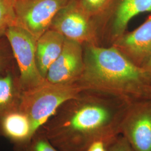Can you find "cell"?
<instances>
[{
	"instance_id": "1",
	"label": "cell",
	"mask_w": 151,
	"mask_h": 151,
	"mask_svg": "<svg viewBox=\"0 0 151 151\" xmlns=\"http://www.w3.org/2000/svg\"><path fill=\"white\" fill-rule=\"evenodd\" d=\"M108 92L85 89L64 103L39 129L60 151H87L92 143L105 144L120 134L132 101Z\"/></svg>"
},
{
	"instance_id": "2",
	"label": "cell",
	"mask_w": 151,
	"mask_h": 151,
	"mask_svg": "<svg viewBox=\"0 0 151 151\" xmlns=\"http://www.w3.org/2000/svg\"><path fill=\"white\" fill-rule=\"evenodd\" d=\"M78 83L93 89L120 95L130 100L151 99V78L143 68L118 49L90 46Z\"/></svg>"
},
{
	"instance_id": "3",
	"label": "cell",
	"mask_w": 151,
	"mask_h": 151,
	"mask_svg": "<svg viewBox=\"0 0 151 151\" xmlns=\"http://www.w3.org/2000/svg\"><path fill=\"white\" fill-rule=\"evenodd\" d=\"M85 88L78 83L58 84L45 81L22 92L19 110L32 124V136L64 103L75 99Z\"/></svg>"
},
{
	"instance_id": "4",
	"label": "cell",
	"mask_w": 151,
	"mask_h": 151,
	"mask_svg": "<svg viewBox=\"0 0 151 151\" xmlns=\"http://www.w3.org/2000/svg\"><path fill=\"white\" fill-rule=\"evenodd\" d=\"M5 35L18 65L19 80L22 91L43 83L45 79L39 70L37 62V39L17 25L9 27Z\"/></svg>"
},
{
	"instance_id": "5",
	"label": "cell",
	"mask_w": 151,
	"mask_h": 151,
	"mask_svg": "<svg viewBox=\"0 0 151 151\" xmlns=\"http://www.w3.org/2000/svg\"><path fill=\"white\" fill-rule=\"evenodd\" d=\"M70 0H16V25L37 40L49 29L54 17Z\"/></svg>"
},
{
	"instance_id": "6",
	"label": "cell",
	"mask_w": 151,
	"mask_h": 151,
	"mask_svg": "<svg viewBox=\"0 0 151 151\" xmlns=\"http://www.w3.org/2000/svg\"><path fill=\"white\" fill-rule=\"evenodd\" d=\"M120 134L133 151H151V99L132 102L121 124Z\"/></svg>"
},
{
	"instance_id": "7",
	"label": "cell",
	"mask_w": 151,
	"mask_h": 151,
	"mask_svg": "<svg viewBox=\"0 0 151 151\" xmlns=\"http://www.w3.org/2000/svg\"><path fill=\"white\" fill-rule=\"evenodd\" d=\"M84 65L81 43L65 38L62 50L49 68L45 80L58 84L77 83Z\"/></svg>"
},
{
	"instance_id": "8",
	"label": "cell",
	"mask_w": 151,
	"mask_h": 151,
	"mask_svg": "<svg viewBox=\"0 0 151 151\" xmlns=\"http://www.w3.org/2000/svg\"><path fill=\"white\" fill-rule=\"evenodd\" d=\"M50 28L65 38L81 43L90 34V25L86 15L70 1L54 17Z\"/></svg>"
},
{
	"instance_id": "9",
	"label": "cell",
	"mask_w": 151,
	"mask_h": 151,
	"mask_svg": "<svg viewBox=\"0 0 151 151\" xmlns=\"http://www.w3.org/2000/svg\"><path fill=\"white\" fill-rule=\"evenodd\" d=\"M116 44L135 65L142 67L151 55V16L133 32L120 38Z\"/></svg>"
},
{
	"instance_id": "10",
	"label": "cell",
	"mask_w": 151,
	"mask_h": 151,
	"mask_svg": "<svg viewBox=\"0 0 151 151\" xmlns=\"http://www.w3.org/2000/svg\"><path fill=\"white\" fill-rule=\"evenodd\" d=\"M65 39L60 32L49 28L37 40V62L39 70L45 79L49 68L62 50Z\"/></svg>"
},
{
	"instance_id": "11",
	"label": "cell",
	"mask_w": 151,
	"mask_h": 151,
	"mask_svg": "<svg viewBox=\"0 0 151 151\" xmlns=\"http://www.w3.org/2000/svg\"><path fill=\"white\" fill-rule=\"evenodd\" d=\"M0 134L14 145L24 143L32 137L30 119L19 110L5 114L0 117Z\"/></svg>"
},
{
	"instance_id": "12",
	"label": "cell",
	"mask_w": 151,
	"mask_h": 151,
	"mask_svg": "<svg viewBox=\"0 0 151 151\" xmlns=\"http://www.w3.org/2000/svg\"><path fill=\"white\" fill-rule=\"evenodd\" d=\"M22 92L19 76L9 70L0 75V117L19 110Z\"/></svg>"
},
{
	"instance_id": "13",
	"label": "cell",
	"mask_w": 151,
	"mask_h": 151,
	"mask_svg": "<svg viewBox=\"0 0 151 151\" xmlns=\"http://www.w3.org/2000/svg\"><path fill=\"white\" fill-rule=\"evenodd\" d=\"M149 11H151V0H122L114 22L115 34L116 35L122 34L133 17Z\"/></svg>"
},
{
	"instance_id": "14",
	"label": "cell",
	"mask_w": 151,
	"mask_h": 151,
	"mask_svg": "<svg viewBox=\"0 0 151 151\" xmlns=\"http://www.w3.org/2000/svg\"><path fill=\"white\" fill-rule=\"evenodd\" d=\"M14 151H60L39 130L27 142L14 145Z\"/></svg>"
},
{
	"instance_id": "15",
	"label": "cell",
	"mask_w": 151,
	"mask_h": 151,
	"mask_svg": "<svg viewBox=\"0 0 151 151\" xmlns=\"http://www.w3.org/2000/svg\"><path fill=\"white\" fill-rule=\"evenodd\" d=\"M16 0H0V37L9 27L16 25L15 6Z\"/></svg>"
},
{
	"instance_id": "16",
	"label": "cell",
	"mask_w": 151,
	"mask_h": 151,
	"mask_svg": "<svg viewBox=\"0 0 151 151\" xmlns=\"http://www.w3.org/2000/svg\"><path fill=\"white\" fill-rule=\"evenodd\" d=\"M106 151H133L129 143L122 134H119L106 143Z\"/></svg>"
},
{
	"instance_id": "17",
	"label": "cell",
	"mask_w": 151,
	"mask_h": 151,
	"mask_svg": "<svg viewBox=\"0 0 151 151\" xmlns=\"http://www.w3.org/2000/svg\"><path fill=\"white\" fill-rule=\"evenodd\" d=\"M5 35L0 37V75L6 72L9 62L10 60V54L9 48L4 43Z\"/></svg>"
},
{
	"instance_id": "18",
	"label": "cell",
	"mask_w": 151,
	"mask_h": 151,
	"mask_svg": "<svg viewBox=\"0 0 151 151\" xmlns=\"http://www.w3.org/2000/svg\"><path fill=\"white\" fill-rule=\"evenodd\" d=\"M82 4L87 11L95 12L100 10L108 0H81Z\"/></svg>"
},
{
	"instance_id": "19",
	"label": "cell",
	"mask_w": 151,
	"mask_h": 151,
	"mask_svg": "<svg viewBox=\"0 0 151 151\" xmlns=\"http://www.w3.org/2000/svg\"><path fill=\"white\" fill-rule=\"evenodd\" d=\"M87 151H106V144L103 141H97L92 143Z\"/></svg>"
},
{
	"instance_id": "20",
	"label": "cell",
	"mask_w": 151,
	"mask_h": 151,
	"mask_svg": "<svg viewBox=\"0 0 151 151\" xmlns=\"http://www.w3.org/2000/svg\"><path fill=\"white\" fill-rule=\"evenodd\" d=\"M142 67L146 71L147 74L151 78V55L146 60V62L142 65Z\"/></svg>"
},
{
	"instance_id": "21",
	"label": "cell",
	"mask_w": 151,
	"mask_h": 151,
	"mask_svg": "<svg viewBox=\"0 0 151 151\" xmlns=\"http://www.w3.org/2000/svg\"><path fill=\"white\" fill-rule=\"evenodd\" d=\"M0 135H1V134H0Z\"/></svg>"
}]
</instances>
